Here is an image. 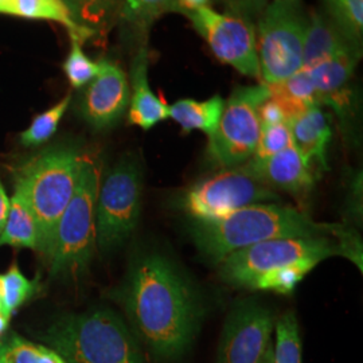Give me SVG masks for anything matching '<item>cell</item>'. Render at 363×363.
Segmentation results:
<instances>
[{
    "mask_svg": "<svg viewBox=\"0 0 363 363\" xmlns=\"http://www.w3.org/2000/svg\"><path fill=\"white\" fill-rule=\"evenodd\" d=\"M120 301L138 340L157 359H175L187 350L202 318L201 303L181 271L159 253L133 261Z\"/></svg>",
    "mask_w": 363,
    "mask_h": 363,
    "instance_id": "1",
    "label": "cell"
},
{
    "mask_svg": "<svg viewBox=\"0 0 363 363\" xmlns=\"http://www.w3.org/2000/svg\"><path fill=\"white\" fill-rule=\"evenodd\" d=\"M189 232L199 252L218 264L234 252L276 238L352 237L342 225L318 222L298 208L271 203L240 208L217 220H193Z\"/></svg>",
    "mask_w": 363,
    "mask_h": 363,
    "instance_id": "2",
    "label": "cell"
},
{
    "mask_svg": "<svg viewBox=\"0 0 363 363\" xmlns=\"http://www.w3.org/2000/svg\"><path fill=\"white\" fill-rule=\"evenodd\" d=\"M88 152L72 143L52 144L23 159L13 182L33 210L39 229V255L50 257L55 229L78 187Z\"/></svg>",
    "mask_w": 363,
    "mask_h": 363,
    "instance_id": "3",
    "label": "cell"
},
{
    "mask_svg": "<svg viewBox=\"0 0 363 363\" xmlns=\"http://www.w3.org/2000/svg\"><path fill=\"white\" fill-rule=\"evenodd\" d=\"M38 337L67 363H144L130 327L106 308L65 315Z\"/></svg>",
    "mask_w": 363,
    "mask_h": 363,
    "instance_id": "4",
    "label": "cell"
},
{
    "mask_svg": "<svg viewBox=\"0 0 363 363\" xmlns=\"http://www.w3.org/2000/svg\"><path fill=\"white\" fill-rule=\"evenodd\" d=\"M333 256H345L357 264L362 259L355 237H292L276 238L234 252L220 262V277L234 286H247L264 273L301 261L320 262Z\"/></svg>",
    "mask_w": 363,
    "mask_h": 363,
    "instance_id": "5",
    "label": "cell"
},
{
    "mask_svg": "<svg viewBox=\"0 0 363 363\" xmlns=\"http://www.w3.org/2000/svg\"><path fill=\"white\" fill-rule=\"evenodd\" d=\"M100 181V164L88 155L77 190L55 229L48 259L52 277H76L88 269L96 250V198Z\"/></svg>",
    "mask_w": 363,
    "mask_h": 363,
    "instance_id": "6",
    "label": "cell"
},
{
    "mask_svg": "<svg viewBox=\"0 0 363 363\" xmlns=\"http://www.w3.org/2000/svg\"><path fill=\"white\" fill-rule=\"evenodd\" d=\"M308 13L301 0H273L265 6L256 37L264 85L277 84L303 69Z\"/></svg>",
    "mask_w": 363,
    "mask_h": 363,
    "instance_id": "7",
    "label": "cell"
},
{
    "mask_svg": "<svg viewBox=\"0 0 363 363\" xmlns=\"http://www.w3.org/2000/svg\"><path fill=\"white\" fill-rule=\"evenodd\" d=\"M143 174L133 155L123 156L100 181L96 198V247L111 252L133 233L142 208Z\"/></svg>",
    "mask_w": 363,
    "mask_h": 363,
    "instance_id": "8",
    "label": "cell"
},
{
    "mask_svg": "<svg viewBox=\"0 0 363 363\" xmlns=\"http://www.w3.org/2000/svg\"><path fill=\"white\" fill-rule=\"evenodd\" d=\"M269 99L267 85L241 86L232 93L216 132L208 138V152L223 169L244 166L255 155L262 125L259 106Z\"/></svg>",
    "mask_w": 363,
    "mask_h": 363,
    "instance_id": "9",
    "label": "cell"
},
{
    "mask_svg": "<svg viewBox=\"0 0 363 363\" xmlns=\"http://www.w3.org/2000/svg\"><path fill=\"white\" fill-rule=\"evenodd\" d=\"M279 196L245 166L226 169L198 182L183 196L182 206L193 220H217L240 208Z\"/></svg>",
    "mask_w": 363,
    "mask_h": 363,
    "instance_id": "10",
    "label": "cell"
},
{
    "mask_svg": "<svg viewBox=\"0 0 363 363\" xmlns=\"http://www.w3.org/2000/svg\"><path fill=\"white\" fill-rule=\"evenodd\" d=\"M184 16L222 64L233 66L244 76L261 79L253 23L232 13H217L211 6L201 7Z\"/></svg>",
    "mask_w": 363,
    "mask_h": 363,
    "instance_id": "11",
    "label": "cell"
},
{
    "mask_svg": "<svg viewBox=\"0 0 363 363\" xmlns=\"http://www.w3.org/2000/svg\"><path fill=\"white\" fill-rule=\"evenodd\" d=\"M273 313L255 300L237 304L220 337L218 362L259 363L272 334Z\"/></svg>",
    "mask_w": 363,
    "mask_h": 363,
    "instance_id": "12",
    "label": "cell"
},
{
    "mask_svg": "<svg viewBox=\"0 0 363 363\" xmlns=\"http://www.w3.org/2000/svg\"><path fill=\"white\" fill-rule=\"evenodd\" d=\"M100 72L86 85L79 100V113L93 130L113 127L130 106V82L124 70L109 60H101Z\"/></svg>",
    "mask_w": 363,
    "mask_h": 363,
    "instance_id": "13",
    "label": "cell"
},
{
    "mask_svg": "<svg viewBox=\"0 0 363 363\" xmlns=\"http://www.w3.org/2000/svg\"><path fill=\"white\" fill-rule=\"evenodd\" d=\"M244 166L268 187L291 194L304 196L315 184L313 169L307 164L295 145L259 162L249 160Z\"/></svg>",
    "mask_w": 363,
    "mask_h": 363,
    "instance_id": "14",
    "label": "cell"
},
{
    "mask_svg": "<svg viewBox=\"0 0 363 363\" xmlns=\"http://www.w3.org/2000/svg\"><path fill=\"white\" fill-rule=\"evenodd\" d=\"M362 52H343L308 69L319 105L334 108L342 118L350 111V91L347 88Z\"/></svg>",
    "mask_w": 363,
    "mask_h": 363,
    "instance_id": "15",
    "label": "cell"
},
{
    "mask_svg": "<svg viewBox=\"0 0 363 363\" xmlns=\"http://www.w3.org/2000/svg\"><path fill=\"white\" fill-rule=\"evenodd\" d=\"M132 94L130 100L128 123L148 130L169 118V106L157 97L148 82V52L147 46L139 48L130 66Z\"/></svg>",
    "mask_w": 363,
    "mask_h": 363,
    "instance_id": "16",
    "label": "cell"
},
{
    "mask_svg": "<svg viewBox=\"0 0 363 363\" xmlns=\"http://www.w3.org/2000/svg\"><path fill=\"white\" fill-rule=\"evenodd\" d=\"M294 145L304 157L307 164L315 169H327V147L331 140L333 130L330 121L320 109V105H313L288 123Z\"/></svg>",
    "mask_w": 363,
    "mask_h": 363,
    "instance_id": "17",
    "label": "cell"
},
{
    "mask_svg": "<svg viewBox=\"0 0 363 363\" xmlns=\"http://www.w3.org/2000/svg\"><path fill=\"white\" fill-rule=\"evenodd\" d=\"M352 50L362 52V48L355 46L323 13V10L308 13V27L303 52V69L308 70L339 54Z\"/></svg>",
    "mask_w": 363,
    "mask_h": 363,
    "instance_id": "18",
    "label": "cell"
},
{
    "mask_svg": "<svg viewBox=\"0 0 363 363\" xmlns=\"http://www.w3.org/2000/svg\"><path fill=\"white\" fill-rule=\"evenodd\" d=\"M177 0H123L116 23L123 37L130 43L147 46V37L152 25L164 15L172 13Z\"/></svg>",
    "mask_w": 363,
    "mask_h": 363,
    "instance_id": "19",
    "label": "cell"
},
{
    "mask_svg": "<svg viewBox=\"0 0 363 363\" xmlns=\"http://www.w3.org/2000/svg\"><path fill=\"white\" fill-rule=\"evenodd\" d=\"M0 15L60 23L66 27L70 37H77L82 43L96 35L74 22L62 0H0Z\"/></svg>",
    "mask_w": 363,
    "mask_h": 363,
    "instance_id": "20",
    "label": "cell"
},
{
    "mask_svg": "<svg viewBox=\"0 0 363 363\" xmlns=\"http://www.w3.org/2000/svg\"><path fill=\"white\" fill-rule=\"evenodd\" d=\"M6 245L37 252L39 249L38 223L26 198L18 189H13L10 208L0 233V247Z\"/></svg>",
    "mask_w": 363,
    "mask_h": 363,
    "instance_id": "21",
    "label": "cell"
},
{
    "mask_svg": "<svg viewBox=\"0 0 363 363\" xmlns=\"http://www.w3.org/2000/svg\"><path fill=\"white\" fill-rule=\"evenodd\" d=\"M225 101L216 94L205 101L183 99L169 106V118L181 125L184 132L201 130L208 138L216 132L223 112Z\"/></svg>",
    "mask_w": 363,
    "mask_h": 363,
    "instance_id": "22",
    "label": "cell"
},
{
    "mask_svg": "<svg viewBox=\"0 0 363 363\" xmlns=\"http://www.w3.org/2000/svg\"><path fill=\"white\" fill-rule=\"evenodd\" d=\"M269 97L277 100L286 109L288 123L313 105H319L311 78L306 69L277 84L267 85Z\"/></svg>",
    "mask_w": 363,
    "mask_h": 363,
    "instance_id": "23",
    "label": "cell"
},
{
    "mask_svg": "<svg viewBox=\"0 0 363 363\" xmlns=\"http://www.w3.org/2000/svg\"><path fill=\"white\" fill-rule=\"evenodd\" d=\"M74 22L96 35L116 22L123 0H62Z\"/></svg>",
    "mask_w": 363,
    "mask_h": 363,
    "instance_id": "24",
    "label": "cell"
},
{
    "mask_svg": "<svg viewBox=\"0 0 363 363\" xmlns=\"http://www.w3.org/2000/svg\"><path fill=\"white\" fill-rule=\"evenodd\" d=\"M323 13L351 42L362 48L363 0H322Z\"/></svg>",
    "mask_w": 363,
    "mask_h": 363,
    "instance_id": "25",
    "label": "cell"
},
{
    "mask_svg": "<svg viewBox=\"0 0 363 363\" xmlns=\"http://www.w3.org/2000/svg\"><path fill=\"white\" fill-rule=\"evenodd\" d=\"M0 351L7 363H67L55 351L11 333L0 339Z\"/></svg>",
    "mask_w": 363,
    "mask_h": 363,
    "instance_id": "26",
    "label": "cell"
},
{
    "mask_svg": "<svg viewBox=\"0 0 363 363\" xmlns=\"http://www.w3.org/2000/svg\"><path fill=\"white\" fill-rule=\"evenodd\" d=\"M70 103L72 94L67 93L60 103L52 105L50 109L34 117L31 124L21 133V143L25 147H39L42 144L48 143L58 130V125L62 117L65 116Z\"/></svg>",
    "mask_w": 363,
    "mask_h": 363,
    "instance_id": "27",
    "label": "cell"
},
{
    "mask_svg": "<svg viewBox=\"0 0 363 363\" xmlns=\"http://www.w3.org/2000/svg\"><path fill=\"white\" fill-rule=\"evenodd\" d=\"M316 265L318 262L313 261H301L298 264L277 268L271 272L261 274L253 281L250 288L289 295L295 291V288L306 277V274L311 272Z\"/></svg>",
    "mask_w": 363,
    "mask_h": 363,
    "instance_id": "28",
    "label": "cell"
},
{
    "mask_svg": "<svg viewBox=\"0 0 363 363\" xmlns=\"http://www.w3.org/2000/svg\"><path fill=\"white\" fill-rule=\"evenodd\" d=\"M1 298L3 310L9 315H13L19 307H22L38 291V283L35 280H28L21 272L18 264H13L9 271L1 274Z\"/></svg>",
    "mask_w": 363,
    "mask_h": 363,
    "instance_id": "29",
    "label": "cell"
},
{
    "mask_svg": "<svg viewBox=\"0 0 363 363\" xmlns=\"http://www.w3.org/2000/svg\"><path fill=\"white\" fill-rule=\"evenodd\" d=\"M273 363H301V342L294 312H288L276 323Z\"/></svg>",
    "mask_w": 363,
    "mask_h": 363,
    "instance_id": "30",
    "label": "cell"
},
{
    "mask_svg": "<svg viewBox=\"0 0 363 363\" xmlns=\"http://www.w3.org/2000/svg\"><path fill=\"white\" fill-rule=\"evenodd\" d=\"M62 67L67 81L76 89L91 84L100 72V64L91 61L85 54L82 50V42L77 37H70V52Z\"/></svg>",
    "mask_w": 363,
    "mask_h": 363,
    "instance_id": "31",
    "label": "cell"
},
{
    "mask_svg": "<svg viewBox=\"0 0 363 363\" xmlns=\"http://www.w3.org/2000/svg\"><path fill=\"white\" fill-rule=\"evenodd\" d=\"M291 145H294V138H292L291 128L286 123L262 127L256 152L252 156L250 160L252 162L264 160L267 157H271L284 151Z\"/></svg>",
    "mask_w": 363,
    "mask_h": 363,
    "instance_id": "32",
    "label": "cell"
},
{
    "mask_svg": "<svg viewBox=\"0 0 363 363\" xmlns=\"http://www.w3.org/2000/svg\"><path fill=\"white\" fill-rule=\"evenodd\" d=\"M225 9L234 16H238L249 23L257 21L264 11L267 1L265 0H218Z\"/></svg>",
    "mask_w": 363,
    "mask_h": 363,
    "instance_id": "33",
    "label": "cell"
},
{
    "mask_svg": "<svg viewBox=\"0 0 363 363\" xmlns=\"http://www.w3.org/2000/svg\"><path fill=\"white\" fill-rule=\"evenodd\" d=\"M259 123L262 127L269 125H277V124H288V116L286 109L277 100L272 97L267 99L262 104L259 106Z\"/></svg>",
    "mask_w": 363,
    "mask_h": 363,
    "instance_id": "34",
    "label": "cell"
},
{
    "mask_svg": "<svg viewBox=\"0 0 363 363\" xmlns=\"http://www.w3.org/2000/svg\"><path fill=\"white\" fill-rule=\"evenodd\" d=\"M213 3V0H177L172 13H181L183 15L193 13L201 7H206Z\"/></svg>",
    "mask_w": 363,
    "mask_h": 363,
    "instance_id": "35",
    "label": "cell"
},
{
    "mask_svg": "<svg viewBox=\"0 0 363 363\" xmlns=\"http://www.w3.org/2000/svg\"><path fill=\"white\" fill-rule=\"evenodd\" d=\"M9 208H10V198H9V195L3 187V183L0 181V233H1V229L4 226V220L7 217Z\"/></svg>",
    "mask_w": 363,
    "mask_h": 363,
    "instance_id": "36",
    "label": "cell"
},
{
    "mask_svg": "<svg viewBox=\"0 0 363 363\" xmlns=\"http://www.w3.org/2000/svg\"><path fill=\"white\" fill-rule=\"evenodd\" d=\"M11 315H9L6 311H0V339L6 335V331L10 325Z\"/></svg>",
    "mask_w": 363,
    "mask_h": 363,
    "instance_id": "37",
    "label": "cell"
},
{
    "mask_svg": "<svg viewBox=\"0 0 363 363\" xmlns=\"http://www.w3.org/2000/svg\"><path fill=\"white\" fill-rule=\"evenodd\" d=\"M259 363H273L272 340L269 342V345H268L267 350H265V352H264V355H262V359H261V362Z\"/></svg>",
    "mask_w": 363,
    "mask_h": 363,
    "instance_id": "38",
    "label": "cell"
},
{
    "mask_svg": "<svg viewBox=\"0 0 363 363\" xmlns=\"http://www.w3.org/2000/svg\"><path fill=\"white\" fill-rule=\"evenodd\" d=\"M0 279H1V274H0ZM0 311H4L3 310V298H1V281H0Z\"/></svg>",
    "mask_w": 363,
    "mask_h": 363,
    "instance_id": "39",
    "label": "cell"
},
{
    "mask_svg": "<svg viewBox=\"0 0 363 363\" xmlns=\"http://www.w3.org/2000/svg\"><path fill=\"white\" fill-rule=\"evenodd\" d=\"M0 363H7L6 361V358H4V355H3V352L0 351Z\"/></svg>",
    "mask_w": 363,
    "mask_h": 363,
    "instance_id": "40",
    "label": "cell"
}]
</instances>
